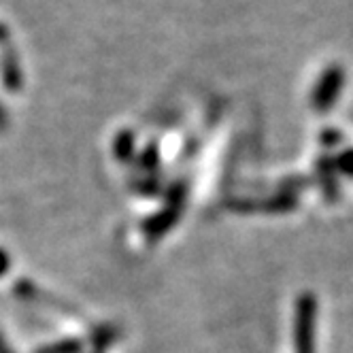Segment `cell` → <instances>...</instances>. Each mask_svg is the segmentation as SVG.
<instances>
[{"instance_id":"obj_1","label":"cell","mask_w":353,"mask_h":353,"mask_svg":"<svg viewBox=\"0 0 353 353\" xmlns=\"http://www.w3.org/2000/svg\"><path fill=\"white\" fill-rule=\"evenodd\" d=\"M343 83H345V70L339 64L327 66L321 72V77L315 83V90L311 94V105H313V109L319 111V113H327V111H330L334 107V103L339 100V96H341Z\"/></svg>"},{"instance_id":"obj_2","label":"cell","mask_w":353,"mask_h":353,"mask_svg":"<svg viewBox=\"0 0 353 353\" xmlns=\"http://www.w3.org/2000/svg\"><path fill=\"white\" fill-rule=\"evenodd\" d=\"M313 325H315V298L300 296L296 302V353H313Z\"/></svg>"},{"instance_id":"obj_3","label":"cell","mask_w":353,"mask_h":353,"mask_svg":"<svg viewBox=\"0 0 353 353\" xmlns=\"http://www.w3.org/2000/svg\"><path fill=\"white\" fill-rule=\"evenodd\" d=\"M3 79L7 83V88H11L13 92L21 85V70H19V62L15 56V49H7L3 56Z\"/></svg>"},{"instance_id":"obj_4","label":"cell","mask_w":353,"mask_h":353,"mask_svg":"<svg viewBox=\"0 0 353 353\" xmlns=\"http://www.w3.org/2000/svg\"><path fill=\"white\" fill-rule=\"evenodd\" d=\"M134 149V137L130 132H121L115 141V154L119 160H128V156Z\"/></svg>"},{"instance_id":"obj_5","label":"cell","mask_w":353,"mask_h":353,"mask_svg":"<svg viewBox=\"0 0 353 353\" xmlns=\"http://www.w3.org/2000/svg\"><path fill=\"white\" fill-rule=\"evenodd\" d=\"M336 166L345 172L353 176V151H345V154L336 160Z\"/></svg>"},{"instance_id":"obj_6","label":"cell","mask_w":353,"mask_h":353,"mask_svg":"<svg viewBox=\"0 0 353 353\" xmlns=\"http://www.w3.org/2000/svg\"><path fill=\"white\" fill-rule=\"evenodd\" d=\"M339 139H341V134H339V132H334V130H325V132L321 134V141H323L325 145H336V143H339Z\"/></svg>"},{"instance_id":"obj_7","label":"cell","mask_w":353,"mask_h":353,"mask_svg":"<svg viewBox=\"0 0 353 353\" xmlns=\"http://www.w3.org/2000/svg\"><path fill=\"white\" fill-rule=\"evenodd\" d=\"M9 37V28L5 26V23H0V41H5Z\"/></svg>"},{"instance_id":"obj_8","label":"cell","mask_w":353,"mask_h":353,"mask_svg":"<svg viewBox=\"0 0 353 353\" xmlns=\"http://www.w3.org/2000/svg\"><path fill=\"white\" fill-rule=\"evenodd\" d=\"M5 123V113H3V109H0V125Z\"/></svg>"}]
</instances>
